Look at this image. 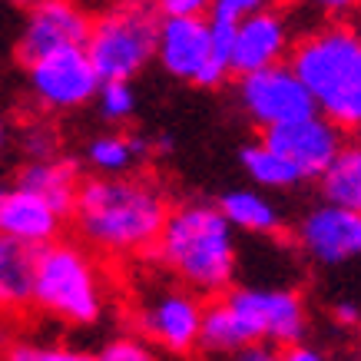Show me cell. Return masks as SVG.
Returning <instances> with one entry per match:
<instances>
[{
    "label": "cell",
    "mask_w": 361,
    "mask_h": 361,
    "mask_svg": "<svg viewBox=\"0 0 361 361\" xmlns=\"http://www.w3.org/2000/svg\"><path fill=\"white\" fill-rule=\"evenodd\" d=\"M169 199L149 176H90L73 202V229L93 255L136 259L156 249Z\"/></svg>",
    "instance_id": "1"
},
{
    "label": "cell",
    "mask_w": 361,
    "mask_h": 361,
    "mask_svg": "<svg viewBox=\"0 0 361 361\" xmlns=\"http://www.w3.org/2000/svg\"><path fill=\"white\" fill-rule=\"evenodd\" d=\"M308 308L295 288L239 285L206 305L199 348L239 355L245 348H292L305 338Z\"/></svg>",
    "instance_id": "2"
},
{
    "label": "cell",
    "mask_w": 361,
    "mask_h": 361,
    "mask_svg": "<svg viewBox=\"0 0 361 361\" xmlns=\"http://www.w3.org/2000/svg\"><path fill=\"white\" fill-rule=\"evenodd\" d=\"M153 255L166 272L189 292L202 295H226L235 275V232L222 219L219 206L209 202H183L166 216Z\"/></svg>",
    "instance_id": "3"
},
{
    "label": "cell",
    "mask_w": 361,
    "mask_h": 361,
    "mask_svg": "<svg viewBox=\"0 0 361 361\" xmlns=\"http://www.w3.org/2000/svg\"><path fill=\"white\" fill-rule=\"evenodd\" d=\"M33 308L66 325H97L106 308V279L97 255L73 239H56L37 252Z\"/></svg>",
    "instance_id": "4"
},
{
    "label": "cell",
    "mask_w": 361,
    "mask_h": 361,
    "mask_svg": "<svg viewBox=\"0 0 361 361\" xmlns=\"http://www.w3.org/2000/svg\"><path fill=\"white\" fill-rule=\"evenodd\" d=\"M288 70L312 93L322 116L361 90V30L348 23H325L302 33L288 50Z\"/></svg>",
    "instance_id": "5"
},
{
    "label": "cell",
    "mask_w": 361,
    "mask_h": 361,
    "mask_svg": "<svg viewBox=\"0 0 361 361\" xmlns=\"http://www.w3.org/2000/svg\"><path fill=\"white\" fill-rule=\"evenodd\" d=\"M159 13L142 4H126L99 13L90 23L87 56L99 83H130L156 56Z\"/></svg>",
    "instance_id": "6"
},
{
    "label": "cell",
    "mask_w": 361,
    "mask_h": 361,
    "mask_svg": "<svg viewBox=\"0 0 361 361\" xmlns=\"http://www.w3.org/2000/svg\"><path fill=\"white\" fill-rule=\"evenodd\" d=\"M206 302L183 285H156L142 292L133 312L140 338L169 355H189L199 348Z\"/></svg>",
    "instance_id": "7"
},
{
    "label": "cell",
    "mask_w": 361,
    "mask_h": 361,
    "mask_svg": "<svg viewBox=\"0 0 361 361\" xmlns=\"http://www.w3.org/2000/svg\"><path fill=\"white\" fill-rule=\"evenodd\" d=\"M156 60L169 77L189 80L196 87H219L229 73L212 56L206 13H199V17H159Z\"/></svg>",
    "instance_id": "8"
},
{
    "label": "cell",
    "mask_w": 361,
    "mask_h": 361,
    "mask_svg": "<svg viewBox=\"0 0 361 361\" xmlns=\"http://www.w3.org/2000/svg\"><path fill=\"white\" fill-rule=\"evenodd\" d=\"M239 103L242 110L249 113V120L255 126H262L265 133L288 126V123L308 120V116L318 113L312 93L298 83V77L288 70V63L239 77Z\"/></svg>",
    "instance_id": "9"
},
{
    "label": "cell",
    "mask_w": 361,
    "mask_h": 361,
    "mask_svg": "<svg viewBox=\"0 0 361 361\" xmlns=\"http://www.w3.org/2000/svg\"><path fill=\"white\" fill-rule=\"evenodd\" d=\"M27 83L47 110H77L99 93V77L87 50H60L27 66Z\"/></svg>",
    "instance_id": "10"
},
{
    "label": "cell",
    "mask_w": 361,
    "mask_h": 361,
    "mask_svg": "<svg viewBox=\"0 0 361 361\" xmlns=\"http://www.w3.org/2000/svg\"><path fill=\"white\" fill-rule=\"evenodd\" d=\"M295 242L318 265H348L361 259V212L318 202L295 226Z\"/></svg>",
    "instance_id": "11"
},
{
    "label": "cell",
    "mask_w": 361,
    "mask_h": 361,
    "mask_svg": "<svg viewBox=\"0 0 361 361\" xmlns=\"http://www.w3.org/2000/svg\"><path fill=\"white\" fill-rule=\"evenodd\" d=\"M262 142L282 156L285 163L302 176V183H305V179H322V173L329 169L331 159L345 146V136H341V130L329 116L315 113L308 120L262 133Z\"/></svg>",
    "instance_id": "12"
},
{
    "label": "cell",
    "mask_w": 361,
    "mask_h": 361,
    "mask_svg": "<svg viewBox=\"0 0 361 361\" xmlns=\"http://www.w3.org/2000/svg\"><path fill=\"white\" fill-rule=\"evenodd\" d=\"M90 23L93 17H87V11H80L73 4H63V0L37 4L23 20L17 54L30 66L50 54H60V50H83L90 37Z\"/></svg>",
    "instance_id": "13"
},
{
    "label": "cell",
    "mask_w": 361,
    "mask_h": 361,
    "mask_svg": "<svg viewBox=\"0 0 361 361\" xmlns=\"http://www.w3.org/2000/svg\"><path fill=\"white\" fill-rule=\"evenodd\" d=\"M292 50V30L288 20L275 11H252L245 20L235 27V40H232L229 54V73L249 77L269 66H279Z\"/></svg>",
    "instance_id": "14"
},
{
    "label": "cell",
    "mask_w": 361,
    "mask_h": 361,
    "mask_svg": "<svg viewBox=\"0 0 361 361\" xmlns=\"http://www.w3.org/2000/svg\"><path fill=\"white\" fill-rule=\"evenodd\" d=\"M63 216L50 202L33 196L30 189L11 186L0 196V235L20 242L27 249H47L50 242L63 239Z\"/></svg>",
    "instance_id": "15"
},
{
    "label": "cell",
    "mask_w": 361,
    "mask_h": 361,
    "mask_svg": "<svg viewBox=\"0 0 361 361\" xmlns=\"http://www.w3.org/2000/svg\"><path fill=\"white\" fill-rule=\"evenodd\" d=\"M80 169L73 159H30V163L20 169L17 176V186L20 189H30L33 196H40L44 202L70 219V212H73V202H77V192H80Z\"/></svg>",
    "instance_id": "16"
},
{
    "label": "cell",
    "mask_w": 361,
    "mask_h": 361,
    "mask_svg": "<svg viewBox=\"0 0 361 361\" xmlns=\"http://www.w3.org/2000/svg\"><path fill=\"white\" fill-rule=\"evenodd\" d=\"M37 249L0 235V315H23L33 308Z\"/></svg>",
    "instance_id": "17"
},
{
    "label": "cell",
    "mask_w": 361,
    "mask_h": 361,
    "mask_svg": "<svg viewBox=\"0 0 361 361\" xmlns=\"http://www.w3.org/2000/svg\"><path fill=\"white\" fill-rule=\"evenodd\" d=\"M322 202L348 212H361V142H345L331 166L318 179Z\"/></svg>",
    "instance_id": "18"
},
{
    "label": "cell",
    "mask_w": 361,
    "mask_h": 361,
    "mask_svg": "<svg viewBox=\"0 0 361 361\" xmlns=\"http://www.w3.org/2000/svg\"><path fill=\"white\" fill-rule=\"evenodd\" d=\"M222 219L232 226V232H249V235H272L282 229L279 209L269 196H262L259 189H232L219 199Z\"/></svg>",
    "instance_id": "19"
},
{
    "label": "cell",
    "mask_w": 361,
    "mask_h": 361,
    "mask_svg": "<svg viewBox=\"0 0 361 361\" xmlns=\"http://www.w3.org/2000/svg\"><path fill=\"white\" fill-rule=\"evenodd\" d=\"M146 140L130 133H99L87 146V163L97 169V176H130L136 159L146 156Z\"/></svg>",
    "instance_id": "20"
},
{
    "label": "cell",
    "mask_w": 361,
    "mask_h": 361,
    "mask_svg": "<svg viewBox=\"0 0 361 361\" xmlns=\"http://www.w3.org/2000/svg\"><path fill=\"white\" fill-rule=\"evenodd\" d=\"M239 159H242V169L249 173V179L259 189H292L302 183V176L285 163L275 149H269L262 140L249 142V146L242 149Z\"/></svg>",
    "instance_id": "21"
},
{
    "label": "cell",
    "mask_w": 361,
    "mask_h": 361,
    "mask_svg": "<svg viewBox=\"0 0 361 361\" xmlns=\"http://www.w3.org/2000/svg\"><path fill=\"white\" fill-rule=\"evenodd\" d=\"M0 361H93V355L50 341H11L7 348H0Z\"/></svg>",
    "instance_id": "22"
},
{
    "label": "cell",
    "mask_w": 361,
    "mask_h": 361,
    "mask_svg": "<svg viewBox=\"0 0 361 361\" xmlns=\"http://www.w3.org/2000/svg\"><path fill=\"white\" fill-rule=\"evenodd\" d=\"M93 361H163L159 351L140 335H116L93 355Z\"/></svg>",
    "instance_id": "23"
},
{
    "label": "cell",
    "mask_w": 361,
    "mask_h": 361,
    "mask_svg": "<svg viewBox=\"0 0 361 361\" xmlns=\"http://www.w3.org/2000/svg\"><path fill=\"white\" fill-rule=\"evenodd\" d=\"M97 103H99L103 120L123 123V120H130L133 110H136V93H133L130 83H103L97 93Z\"/></svg>",
    "instance_id": "24"
},
{
    "label": "cell",
    "mask_w": 361,
    "mask_h": 361,
    "mask_svg": "<svg viewBox=\"0 0 361 361\" xmlns=\"http://www.w3.org/2000/svg\"><path fill=\"white\" fill-rule=\"evenodd\" d=\"M54 142L56 136L47 126H33V130L23 133V149L33 156V159H54Z\"/></svg>",
    "instance_id": "25"
},
{
    "label": "cell",
    "mask_w": 361,
    "mask_h": 361,
    "mask_svg": "<svg viewBox=\"0 0 361 361\" xmlns=\"http://www.w3.org/2000/svg\"><path fill=\"white\" fill-rule=\"evenodd\" d=\"M206 11L202 0H163L159 4V17H199Z\"/></svg>",
    "instance_id": "26"
},
{
    "label": "cell",
    "mask_w": 361,
    "mask_h": 361,
    "mask_svg": "<svg viewBox=\"0 0 361 361\" xmlns=\"http://www.w3.org/2000/svg\"><path fill=\"white\" fill-rule=\"evenodd\" d=\"M282 361H329V355H325L322 348H315V345L298 341V345H292V348L282 351Z\"/></svg>",
    "instance_id": "27"
},
{
    "label": "cell",
    "mask_w": 361,
    "mask_h": 361,
    "mask_svg": "<svg viewBox=\"0 0 361 361\" xmlns=\"http://www.w3.org/2000/svg\"><path fill=\"white\" fill-rule=\"evenodd\" d=\"M335 322H338V325H348V329L361 325V305L358 302H351V298L338 302V305H335Z\"/></svg>",
    "instance_id": "28"
},
{
    "label": "cell",
    "mask_w": 361,
    "mask_h": 361,
    "mask_svg": "<svg viewBox=\"0 0 361 361\" xmlns=\"http://www.w3.org/2000/svg\"><path fill=\"white\" fill-rule=\"evenodd\" d=\"M235 361H282V351H275V348H262V345H255V348L239 351V358H235Z\"/></svg>",
    "instance_id": "29"
},
{
    "label": "cell",
    "mask_w": 361,
    "mask_h": 361,
    "mask_svg": "<svg viewBox=\"0 0 361 361\" xmlns=\"http://www.w3.org/2000/svg\"><path fill=\"white\" fill-rule=\"evenodd\" d=\"M4 140H7V130H4V123H0V149H4Z\"/></svg>",
    "instance_id": "30"
},
{
    "label": "cell",
    "mask_w": 361,
    "mask_h": 361,
    "mask_svg": "<svg viewBox=\"0 0 361 361\" xmlns=\"http://www.w3.org/2000/svg\"><path fill=\"white\" fill-rule=\"evenodd\" d=\"M358 142H361V130H358Z\"/></svg>",
    "instance_id": "31"
},
{
    "label": "cell",
    "mask_w": 361,
    "mask_h": 361,
    "mask_svg": "<svg viewBox=\"0 0 361 361\" xmlns=\"http://www.w3.org/2000/svg\"><path fill=\"white\" fill-rule=\"evenodd\" d=\"M0 196H4V186H0Z\"/></svg>",
    "instance_id": "32"
},
{
    "label": "cell",
    "mask_w": 361,
    "mask_h": 361,
    "mask_svg": "<svg viewBox=\"0 0 361 361\" xmlns=\"http://www.w3.org/2000/svg\"><path fill=\"white\" fill-rule=\"evenodd\" d=\"M358 329H361V325H358Z\"/></svg>",
    "instance_id": "33"
}]
</instances>
